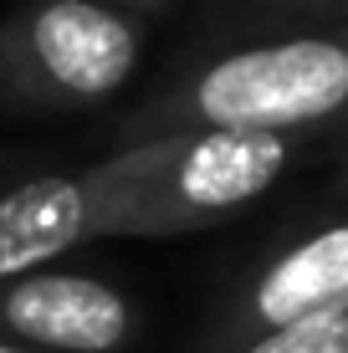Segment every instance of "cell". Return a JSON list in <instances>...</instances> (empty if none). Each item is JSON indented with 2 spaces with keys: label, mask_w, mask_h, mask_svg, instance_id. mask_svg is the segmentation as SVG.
<instances>
[{
  "label": "cell",
  "mask_w": 348,
  "mask_h": 353,
  "mask_svg": "<svg viewBox=\"0 0 348 353\" xmlns=\"http://www.w3.org/2000/svg\"><path fill=\"white\" fill-rule=\"evenodd\" d=\"M190 128L333 133L348 128V21L297 26L190 57L164 88L113 123L118 143Z\"/></svg>",
  "instance_id": "cell-1"
},
{
  "label": "cell",
  "mask_w": 348,
  "mask_h": 353,
  "mask_svg": "<svg viewBox=\"0 0 348 353\" xmlns=\"http://www.w3.org/2000/svg\"><path fill=\"white\" fill-rule=\"evenodd\" d=\"M313 139L318 133L190 128L118 143L103 159L134 210V241H159L241 215L307 159Z\"/></svg>",
  "instance_id": "cell-2"
},
{
  "label": "cell",
  "mask_w": 348,
  "mask_h": 353,
  "mask_svg": "<svg viewBox=\"0 0 348 353\" xmlns=\"http://www.w3.org/2000/svg\"><path fill=\"white\" fill-rule=\"evenodd\" d=\"M149 21L113 0H21L0 21V103L16 113H82L139 72Z\"/></svg>",
  "instance_id": "cell-3"
},
{
  "label": "cell",
  "mask_w": 348,
  "mask_h": 353,
  "mask_svg": "<svg viewBox=\"0 0 348 353\" xmlns=\"http://www.w3.org/2000/svg\"><path fill=\"white\" fill-rule=\"evenodd\" d=\"M318 312H348V215L261 256L210 312L195 353H231L256 333Z\"/></svg>",
  "instance_id": "cell-4"
},
{
  "label": "cell",
  "mask_w": 348,
  "mask_h": 353,
  "mask_svg": "<svg viewBox=\"0 0 348 353\" xmlns=\"http://www.w3.org/2000/svg\"><path fill=\"white\" fill-rule=\"evenodd\" d=\"M88 241H134V210L108 159L0 190V282L52 266Z\"/></svg>",
  "instance_id": "cell-5"
},
{
  "label": "cell",
  "mask_w": 348,
  "mask_h": 353,
  "mask_svg": "<svg viewBox=\"0 0 348 353\" xmlns=\"http://www.w3.org/2000/svg\"><path fill=\"white\" fill-rule=\"evenodd\" d=\"M0 338L41 353H128L143 338V307L98 272L36 266L0 282Z\"/></svg>",
  "instance_id": "cell-6"
},
{
  "label": "cell",
  "mask_w": 348,
  "mask_h": 353,
  "mask_svg": "<svg viewBox=\"0 0 348 353\" xmlns=\"http://www.w3.org/2000/svg\"><path fill=\"white\" fill-rule=\"evenodd\" d=\"M318 0H205L200 21L221 46L231 41H261V36H282L307 26Z\"/></svg>",
  "instance_id": "cell-7"
},
{
  "label": "cell",
  "mask_w": 348,
  "mask_h": 353,
  "mask_svg": "<svg viewBox=\"0 0 348 353\" xmlns=\"http://www.w3.org/2000/svg\"><path fill=\"white\" fill-rule=\"evenodd\" d=\"M231 353H348V312H318V318L282 323Z\"/></svg>",
  "instance_id": "cell-8"
},
{
  "label": "cell",
  "mask_w": 348,
  "mask_h": 353,
  "mask_svg": "<svg viewBox=\"0 0 348 353\" xmlns=\"http://www.w3.org/2000/svg\"><path fill=\"white\" fill-rule=\"evenodd\" d=\"M333 21H348V0H318V10L307 16V26H333Z\"/></svg>",
  "instance_id": "cell-9"
},
{
  "label": "cell",
  "mask_w": 348,
  "mask_h": 353,
  "mask_svg": "<svg viewBox=\"0 0 348 353\" xmlns=\"http://www.w3.org/2000/svg\"><path fill=\"white\" fill-rule=\"evenodd\" d=\"M113 6H123V10H134V16H154V10H164V6H174V0H113Z\"/></svg>",
  "instance_id": "cell-10"
},
{
  "label": "cell",
  "mask_w": 348,
  "mask_h": 353,
  "mask_svg": "<svg viewBox=\"0 0 348 353\" xmlns=\"http://www.w3.org/2000/svg\"><path fill=\"white\" fill-rule=\"evenodd\" d=\"M333 190H338V200H348V139H343V154H338V174H333Z\"/></svg>",
  "instance_id": "cell-11"
},
{
  "label": "cell",
  "mask_w": 348,
  "mask_h": 353,
  "mask_svg": "<svg viewBox=\"0 0 348 353\" xmlns=\"http://www.w3.org/2000/svg\"><path fill=\"white\" fill-rule=\"evenodd\" d=\"M0 353H41V348H26V343H10V338H0Z\"/></svg>",
  "instance_id": "cell-12"
}]
</instances>
